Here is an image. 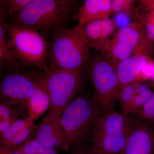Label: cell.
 Returning <instances> with one entry per match:
<instances>
[{
    "label": "cell",
    "instance_id": "obj_1",
    "mask_svg": "<svg viewBox=\"0 0 154 154\" xmlns=\"http://www.w3.org/2000/svg\"><path fill=\"white\" fill-rule=\"evenodd\" d=\"M76 1L31 0L24 8L6 21L42 34L65 27L75 14Z\"/></svg>",
    "mask_w": 154,
    "mask_h": 154
},
{
    "label": "cell",
    "instance_id": "obj_17",
    "mask_svg": "<svg viewBox=\"0 0 154 154\" xmlns=\"http://www.w3.org/2000/svg\"><path fill=\"white\" fill-rule=\"evenodd\" d=\"M37 125L32 122L28 126L22 130L17 135L15 136L11 140L1 144L0 146L3 147L10 150L14 151L26 143L29 140L31 139L36 131Z\"/></svg>",
    "mask_w": 154,
    "mask_h": 154
},
{
    "label": "cell",
    "instance_id": "obj_14",
    "mask_svg": "<svg viewBox=\"0 0 154 154\" xmlns=\"http://www.w3.org/2000/svg\"><path fill=\"white\" fill-rule=\"evenodd\" d=\"M23 66L16 57L11 38L2 23H0V68L13 71L22 69Z\"/></svg>",
    "mask_w": 154,
    "mask_h": 154
},
{
    "label": "cell",
    "instance_id": "obj_12",
    "mask_svg": "<svg viewBox=\"0 0 154 154\" xmlns=\"http://www.w3.org/2000/svg\"><path fill=\"white\" fill-rule=\"evenodd\" d=\"M50 106V98L42 72H38L36 88L27 103L26 113L35 121L49 110Z\"/></svg>",
    "mask_w": 154,
    "mask_h": 154
},
{
    "label": "cell",
    "instance_id": "obj_26",
    "mask_svg": "<svg viewBox=\"0 0 154 154\" xmlns=\"http://www.w3.org/2000/svg\"><path fill=\"white\" fill-rule=\"evenodd\" d=\"M133 2L130 0H112L113 12L119 13L129 11Z\"/></svg>",
    "mask_w": 154,
    "mask_h": 154
},
{
    "label": "cell",
    "instance_id": "obj_21",
    "mask_svg": "<svg viewBox=\"0 0 154 154\" xmlns=\"http://www.w3.org/2000/svg\"><path fill=\"white\" fill-rule=\"evenodd\" d=\"M33 121L28 115H25L16 120L6 132L0 135L1 145L11 140L22 129Z\"/></svg>",
    "mask_w": 154,
    "mask_h": 154
},
{
    "label": "cell",
    "instance_id": "obj_8",
    "mask_svg": "<svg viewBox=\"0 0 154 154\" xmlns=\"http://www.w3.org/2000/svg\"><path fill=\"white\" fill-rule=\"evenodd\" d=\"M38 72L11 71L5 75L0 84V99L14 105L26 113L28 100L33 95Z\"/></svg>",
    "mask_w": 154,
    "mask_h": 154
},
{
    "label": "cell",
    "instance_id": "obj_23",
    "mask_svg": "<svg viewBox=\"0 0 154 154\" xmlns=\"http://www.w3.org/2000/svg\"><path fill=\"white\" fill-rule=\"evenodd\" d=\"M25 111L19 107L0 101V122L5 120L15 121L25 116Z\"/></svg>",
    "mask_w": 154,
    "mask_h": 154
},
{
    "label": "cell",
    "instance_id": "obj_25",
    "mask_svg": "<svg viewBox=\"0 0 154 154\" xmlns=\"http://www.w3.org/2000/svg\"><path fill=\"white\" fill-rule=\"evenodd\" d=\"M102 36L105 43L114 33L116 29L115 23L112 19L109 18L102 19Z\"/></svg>",
    "mask_w": 154,
    "mask_h": 154
},
{
    "label": "cell",
    "instance_id": "obj_7",
    "mask_svg": "<svg viewBox=\"0 0 154 154\" xmlns=\"http://www.w3.org/2000/svg\"><path fill=\"white\" fill-rule=\"evenodd\" d=\"M85 67L102 114L116 111L120 85L114 67L96 51L90 54Z\"/></svg>",
    "mask_w": 154,
    "mask_h": 154
},
{
    "label": "cell",
    "instance_id": "obj_15",
    "mask_svg": "<svg viewBox=\"0 0 154 154\" xmlns=\"http://www.w3.org/2000/svg\"><path fill=\"white\" fill-rule=\"evenodd\" d=\"M103 19L100 7V0H85L77 13H75L69 22L77 21L75 27L80 26L96 20Z\"/></svg>",
    "mask_w": 154,
    "mask_h": 154
},
{
    "label": "cell",
    "instance_id": "obj_19",
    "mask_svg": "<svg viewBox=\"0 0 154 154\" xmlns=\"http://www.w3.org/2000/svg\"><path fill=\"white\" fill-rule=\"evenodd\" d=\"M135 94L131 108V115L137 114L151 96L153 92L148 86L136 82Z\"/></svg>",
    "mask_w": 154,
    "mask_h": 154
},
{
    "label": "cell",
    "instance_id": "obj_2",
    "mask_svg": "<svg viewBox=\"0 0 154 154\" xmlns=\"http://www.w3.org/2000/svg\"><path fill=\"white\" fill-rule=\"evenodd\" d=\"M52 33L48 66L66 70H82L90 57V48L79 30L63 27Z\"/></svg>",
    "mask_w": 154,
    "mask_h": 154
},
{
    "label": "cell",
    "instance_id": "obj_3",
    "mask_svg": "<svg viewBox=\"0 0 154 154\" xmlns=\"http://www.w3.org/2000/svg\"><path fill=\"white\" fill-rule=\"evenodd\" d=\"M138 119L116 111L101 114L92 130L93 153L121 154Z\"/></svg>",
    "mask_w": 154,
    "mask_h": 154
},
{
    "label": "cell",
    "instance_id": "obj_9",
    "mask_svg": "<svg viewBox=\"0 0 154 154\" xmlns=\"http://www.w3.org/2000/svg\"><path fill=\"white\" fill-rule=\"evenodd\" d=\"M121 154H154V123L139 118Z\"/></svg>",
    "mask_w": 154,
    "mask_h": 154
},
{
    "label": "cell",
    "instance_id": "obj_6",
    "mask_svg": "<svg viewBox=\"0 0 154 154\" xmlns=\"http://www.w3.org/2000/svg\"><path fill=\"white\" fill-rule=\"evenodd\" d=\"M11 38L13 50L23 66L44 70L48 66L49 42L43 34L31 28L12 25L1 19Z\"/></svg>",
    "mask_w": 154,
    "mask_h": 154
},
{
    "label": "cell",
    "instance_id": "obj_10",
    "mask_svg": "<svg viewBox=\"0 0 154 154\" xmlns=\"http://www.w3.org/2000/svg\"><path fill=\"white\" fill-rule=\"evenodd\" d=\"M33 136V139L48 148L67 151L70 147L59 119L51 122H41Z\"/></svg>",
    "mask_w": 154,
    "mask_h": 154
},
{
    "label": "cell",
    "instance_id": "obj_27",
    "mask_svg": "<svg viewBox=\"0 0 154 154\" xmlns=\"http://www.w3.org/2000/svg\"><path fill=\"white\" fill-rule=\"evenodd\" d=\"M71 154H94L92 151V149L80 148L77 149Z\"/></svg>",
    "mask_w": 154,
    "mask_h": 154
},
{
    "label": "cell",
    "instance_id": "obj_18",
    "mask_svg": "<svg viewBox=\"0 0 154 154\" xmlns=\"http://www.w3.org/2000/svg\"><path fill=\"white\" fill-rule=\"evenodd\" d=\"M135 82L128 84L120 88L118 95L119 102L122 113L125 115H131V108L134 99L136 91Z\"/></svg>",
    "mask_w": 154,
    "mask_h": 154
},
{
    "label": "cell",
    "instance_id": "obj_13",
    "mask_svg": "<svg viewBox=\"0 0 154 154\" xmlns=\"http://www.w3.org/2000/svg\"><path fill=\"white\" fill-rule=\"evenodd\" d=\"M146 54H138L122 61L115 67L120 88L135 82L148 63Z\"/></svg>",
    "mask_w": 154,
    "mask_h": 154
},
{
    "label": "cell",
    "instance_id": "obj_11",
    "mask_svg": "<svg viewBox=\"0 0 154 154\" xmlns=\"http://www.w3.org/2000/svg\"><path fill=\"white\" fill-rule=\"evenodd\" d=\"M112 38L132 48L136 54H145L150 48L151 40L141 24L132 23L117 30Z\"/></svg>",
    "mask_w": 154,
    "mask_h": 154
},
{
    "label": "cell",
    "instance_id": "obj_22",
    "mask_svg": "<svg viewBox=\"0 0 154 154\" xmlns=\"http://www.w3.org/2000/svg\"><path fill=\"white\" fill-rule=\"evenodd\" d=\"M14 151L24 154H59L56 150L48 148L34 139H31Z\"/></svg>",
    "mask_w": 154,
    "mask_h": 154
},
{
    "label": "cell",
    "instance_id": "obj_24",
    "mask_svg": "<svg viewBox=\"0 0 154 154\" xmlns=\"http://www.w3.org/2000/svg\"><path fill=\"white\" fill-rule=\"evenodd\" d=\"M137 115L139 118L154 123V91L148 101Z\"/></svg>",
    "mask_w": 154,
    "mask_h": 154
},
{
    "label": "cell",
    "instance_id": "obj_4",
    "mask_svg": "<svg viewBox=\"0 0 154 154\" xmlns=\"http://www.w3.org/2000/svg\"><path fill=\"white\" fill-rule=\"evenodd\" d=\"M101 114L95 94L83 93L68 105L59 121L70 146L79 144L88 137Z\"/></svg>",
    "mask_w": 154,
    "mask_h": 154
},
{
    "label": "cell",
    "instance_id": "obj_28",
    "mask_svg": "<svg viewBox=\"0 0 154 154\" xmlns=\"http://www.w3.org/2000/svg\"><path fill=\"white\" fill-rule=\"evenodd\" d=\"M0 154H24L16 151H13L3 147L0 146Z\"/></svg>",
    "mask_w": 154,
    "mask_h": 154
},
{
    "label": "cell",
    "instance_id": "obj_16",
    "mask_svg": "<svg viewBox=\"0 0 154 154\" xmlns=\"http://www.w3.org/2000/svg\"><path fill=\"white\" fill-rule=\"evenodd\" d=\"M102 19L86 23L79 27V30L85 39L89 47L97 50L104 44L102 29Z\"/></svg>",
    "mask_w": 154,
    "mask_h": 154
},
{
    "label": "cell",
    "instance_id": "obj_5",
    "mask_svg": "<svg viewBox=\"0 0 154 154\" xmlns=\"http://www.w3.org/2000/svg\"><path fill=\"white\" fill-rule=\"evenodd\" d=\"M42 72L51 106L42 122H51L59 119L66 107L75 99L82 83L83 69L66 70L48 66Z\"/></svg>",
    "mask_w": 154,
    "mask_h": 154
},
{
    "label": "cell",
    "instance_id": "obj_20",
    "mask_svg": "<svg viewBox=\"0 0 154 154\" xmlns=\"http://www.w3.org/2000/svg\"><path fill=\"white\" fill-rule=\"evenodd\" d=\"M31 0H1V17L10 19L28 5Z\"/></svg>",
    "mask_w": 154,
    "mask_h": 154
}]
</instances>
